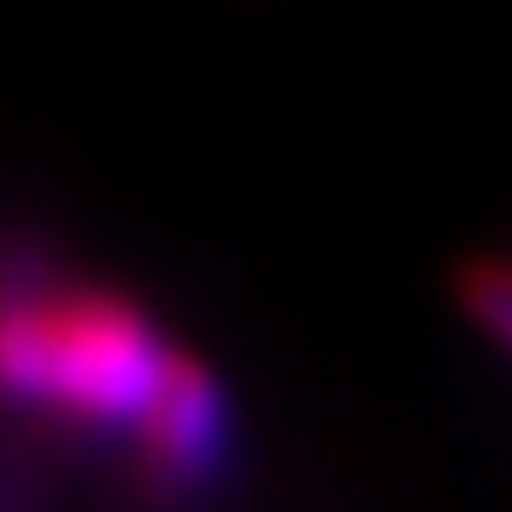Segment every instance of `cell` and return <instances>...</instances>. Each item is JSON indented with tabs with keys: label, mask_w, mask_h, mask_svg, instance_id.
I'll return each instance as SVG.
<instances>
[{
	"label": "cell",
	"mask_w": 512,
	"mask_h": 512,
	"mask_svg": "<svg viewBox=\"0 0 512 512\" xmlns=\"http://www.w3.org/2000/svg\"><path fill=\"white\" fill-rule=\"evenodd\" d=\"M177 348L126 296L23 285L0 291V399L80 421L143 427Z\"/></svg>",
	"instance_id": "obj_1"
},
{
	"label": "cell",
	"mask_w": 512,
	"mask_h": 512,
	"mask_svg": "<svg viewBox=\"0 0 512 512\" xmlns=\"http://www.w3.org/2000/svg\"><path fill=\"white\" fill-rule=\"evenodd\" d=\"M137 444L165 484H200L217 473L222 444H228V410H222V387L211 382L200 359L177 353L160 399L137 427Z\"/></svg>",
	"instance_id": "obj_2"
},
{
	"label": "cell",
	"mask_w": 512,
	"mask_h": 512,
	"mask_svg": "<svg viewBox=\"0 0 512 512\" xmlns=\"http://www.w3.org/2000/svg\"><path fill=\"white\" fill-rule=\"evenodd\" d=\"M461 308L473 313L495 342L512 348V268L507 262H473L461 274Z\"/></svg>",
	"instance_id": "obj_3"
}]
</instances>
